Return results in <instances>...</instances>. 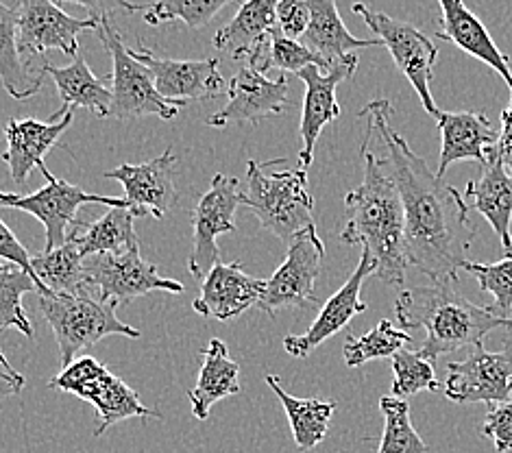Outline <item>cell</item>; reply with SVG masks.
<instances>
[{"instance_id":"cell-1","label":"cell","mask_w":512,"mask_h":453,"mask_svg":"<svg viewBox=\"0 0 512 453\" xmlns=\"http://www.w3.org/2000/svg\"><path fill=\"white\" fill-rule=\"evenodd\" d=\"M395 107L386 99H375L360 112L364 138L373 149L384 151V164L399 190L404 205V238L408 266L428 275L434 284H456L458 271L478 236L471 225L465 197L447 186L421 155L393 127Z\"/></svg>"},{"instance_id":"cell-2","label":"cell","mask_w":512,"mask_h":453,"mask_svg":"<svg viewBox=\"0 0 512 453\" xmlns=\"http://www.w3.org/2000/svg\"><path fill=\"white\" fill-rule=\"evenodd\" d=\"M360 155L364 179L345 197L347 223L340 231V240L362 244L375 262V277L388 286H401L408 271L404 205L382 155L364 140Z\"/></svg>"},{"instance_id":"cell-3","label":"cell","mask_w":512,"mask_h":453,"mask_svg":"<svg viewBox=\"0 0 512 453\" xmlns=\"http://www.w3.org/2000/svg\"><path fill=\"white\" fill-rule=\"evenodd\" d=\"M401 329H425L417 351L432 364L445 353L478 347L495 329H512L510 318L499 316L491 305H475L456 290V284L417 286L401 292L395 301Z\"/></svg>"},{"instance_id":"cell-4","label":"cell","mask_w":512,"mask_h":453,"mask_svg":"<svg viewBox=\"0 0 512 453\" xmlns=\"http://www.w3.org/2000/svg\"><path fill=\"white\" fill-rule=\"evenodd\" d=\"M245 194V205L260 220L262 229L271 231L286 244L301 231L314 227V197L308 188V173L303 168L266 173L264 164L249 159Z\"/></svg>"},{"instance_id":"cell-5","label":"cell","mask_w":512,"mask_h":453,"mask_svg":"<svg viewBox=\"0 0 512 453\" xmlns=\"http://www.w3.org/2000/svg\"><path fill=\"white\" fill-rule=\"evenodd\" d=\"M40 310L59 345V358L62 369L75 362L77 353L94 347L107 336H125L140 338L136 327L120 321L116 308L103 303L90 292L83 295H40Z\"/></svg>"},{"instance_id":"cell-6","label":"cell","mask_w":512,"mask_h":453,"mask_svg":"<svg viewBox=\"0 0 512 453\" xmlns=\"http://www.w3.org/2000/svg\"><path fill=\"white\" fill-rule=\"evenodd\" d=\"M48 386L92 403L101 421L94 436H103L109 427L127 419H162L160 412L144 406L136 390L109 373L107 366L90 355H83L66 366Z\"/></svg>"},{"instance_id":"cell-7","label":"cell","mask_w":512,"mask_h":453,"mask_svg":"<svg viewBox=\"0 0 512 453\" xmlns=\"http://www.w3.org/2000/svg\"><path fill=\"white\" fill-rule=\"evenodd\" d=\"M96 35L112 55V116L118 120L142 116L173 120L179 112V105L166 101L155 90L151 70L129 53L109 18L99 22Z\"/></svg>"},{"instance_id":"cell-8","label":"cell","mask_w":512,"mask_h":453,"mask_svg":"<svg viewBox=\"0 0 512 453\" xmlns=\"http://www.w3.org/2000/svg\"><path fill=\"white\" fill-rule=\"evenodd\" d=\"M351 11L358 14L364 24L382 40L390 57H393L395 66L404 72V77L410 81L414 92L419 94L425 112L436 118L441 109L436 107L434 96L430 92L432 70L438 59V48L434 46V42L423 31L414 27V24L390 18L382 14V11H373L364 3H353Z\"/></svg>"},{"instance_id":"cell-9","label":"cell","mask_w":512,"mask_h":453,"mask_svg":"<svg viewBox=\"0 0 512 453\" xmlns=\"http://www.w3.org/2000/svg\"><path fill=\"white\" fill-rule=\"evenodd\" d=\"M85 288L103 303L127 305L149 292H184V284L160 277L157 268L140 255V247L127 253H96L83 260Z\"/></svg>"},{"instance_id":"cell-10","label":"cell","mask_w":512,"mask_h":453,"mask_svg":"<svg viewBox=\"0 0 512 453\" xmlns=\"http://www.w3.org/2000/svg\"><path fill=\"white\" fill-rule=\"evenodd\" d=\"M38 170L46 179L44 188L29 194V197H18V194L5 192V197L0 199V205L11 207V210L27 212L40 220L46 231L44 251L64 247L70 238L68 227L72 231V227L79 223L77 212L81 205L96 203V205H107V207H129L125 199L101 197V194H90L81 190L79 186H72V183L55 177L51 170L46 168V164H42Z\"/></svg>"},{"instance_id":"cell-11","label":"cell","mask_w":512,"mask_h":453,"mask_svg":"<svg viewBox=\"0 0 512 453\" xmlns=\"http://www.w3.org/2000/svg\"><path fill=\"white\" fill-rule=\"evenodd\" d=\"M247 203V194L240 192V181L236 177L214 175L212 186L207 190L192 216L194 238L192 253L188 260V271L192 277L205 279L207 273L221 262L216 238L236 231V212Z\"/></svg>"},{"instance_id":"cell-12","label":"cell","mask_w":512,"mask_h":453,"mask_svg":"<svg viewBox=\"0 0 512 453\" xmlns=\"http://www.w3.org/2000/svg\"><path fill=\"white\" fill-rule=\"evenodd\" d=\"M325 257V244L310 227L288 244V253L282 266L271 279H266V288L258 308L268 316L286 308H308L316 303L314 284L319 279L321 264Z\"/></svg>"},{"instance_id":"cell-13","label":"cell","mask_w":512,"mask_h":453,"mask_svg":"<svg viewBox=\"0 0 512 453\" xmlns=\"http://www.w3.org/2000/svg\"><path fill=\"white\" fill-rule=\"evenodd\" d=\"M16 31L20 55H44L62 51L75 59L79 55V35L96 31L101 20L72 18L55 0H16Z\"/></svg>"},{"instance_id":"cell-14","label":"cell","mask_w":512,"mask_h":453,"mask_svg":"<svg viewBox=\"0 0 512 453\" xmlns=\"http://www.w3.org/2000/svg\"><path fill=\"white\" fill-rule=\"evenodd\" d=\"M445 395L460 403H506L512 397V342L499 351H486L484 345L471 347L462 362L447 364Z\"/></svg>"},{"instance_id":"cell-15","label":"cell","mask_w":512,"mask_h":453,"mask_svg":"<svg viewBox=\"0 0 512 453\" xmlns=\"http://www.w3.org/2000/svg\"><path fill=\"white\" fill-rule=\"evenodd\" d=\"M129 53L151 70L155 90L166 101L186 107L192 101H210L227 92V83L218 70V59H164L149 48H129Z\"/></svg>"},{"instance_id":"cell-16","label":"cell","mask_w":512,"mask_h":453,"mask_svg":"<svg viewBox=\"0 0 512 453\" xmlns=\"http://www.w3.org/2000/svg\"><path fill=\"white\" fill-rule=\"evenodd\" d=\"M358 68V53L349 55L345 61H338L329 70L319 66H308L297 77L306 85V96H303V114H301V168L306 170L312 164L316 140L321 138V131L340 116V105L336 101L338 85L351 79Z\"/></svg>"},{"instance_id":"cell-17","label":"cell","mask_w":512,"mask_h":453,"mask_svg":"<svg viewBox=\"0 0 512 453\" xmlns=\"http://www.w3.org/2000/svg\"><path fill=\"white\" fill-rule=\"evenodd\" d=\"M227 105L207 118L210 127H227L236 122L260 125L262 120L284 114L288 105V81L282 75L279 79H268L264 72L251 66L238 70L227 85Z\"/></svg>"},{"instance_id":"cell-18","label":"cell","mask_w":512,"mask_h":453,"mask_svg":"<svg viewBox=\"0 0 512 453\" xmlns=\"http://www.w3.org/2000/svg\"><path fill=\"white\" fill-rule=\"evenodd\" d=\"M375 275V262L369 251L362 249V257L356 266V271L345 281V286L336 290L327 303L321 308L319 316L314 318V323L306 334L301 336H286L284 349L292 355V358H308V355L319 349L325 340L336 336L338 332L351 323L353 316L367 312V303L362 301L360 292L362 284L369 277Z\"/></svg>"},{"instance_id":"cell-19","label":"cell","mask_w":512,"mask_h":453,"mask_svg":"<svg viewBox=\"0 0 512 453\" xmlns=\"http://www.w3.org/2000/svg\"><path fill=\"white\" fill-rule=\"evenodd\" d=\"M175 166L177 157L173 151L166 149L151 162L123 164L114 170H105L103 177L123 183L127 192L125 201L133 216H153L162 220L177 201V188L173 181Z\"/></svg>"},{"instance_id":"cell-20","label":"cell","mask_w":512,"mask_h":453,"mask_svg":"<svg viewBox=\"0 0 512 453\" xmlns=\"http://www.w3.org/2000/svg\"><path fill=\"white\" fill-rule=\"evenodd\" d=\"M72 120H75V109L62 107L44 122L35 118L7 122V151L3 153V162L9 166L16 186H24L33 170L44 164V155L70 129Z\"/></svg>"},{"instance_id":"cell-21","label":"cell","mask_w":512,"mask_h":453,"mask_svg":"<svg viewBox=\"0 0 512 453\" xmlns=\"http://www.w3.org/2000/svg\"><path fill=\"white\" fill-rule=\"evenodd\" d=\"M264 288L266 281L249 277L240 262H218L203 279L194 310L205 318L231 321L258 305Z\"/></svg>"},{"instance_id":"cell-22","label":"cell","mask_w":512,"mask_h":453,"mask_svg":"<svg viewBox=\"0 0 512 453\" xmlns=\"http://www.w3.org/2000/svg\"><path fill=\"white\" fill-rule=\"evenodd\" d=\"M279 0H245L225 27L214 35L216 51L229 53L234 59H249V66L260 70L268 51V33L277 27Z\"/></svg>"},{"instance_id":"cell-23","label":"cell","mask_w":512,"mask_h":453,"mask_svg":"<svg viewBox=\"0 0 512 453\" xmlns=\"http://www.w3.org/2000/svg\"><path fill=\"white\" fill-rule=\"evenodd\" d=\"M438 131H441V159H438V177H445L447 168L456 162H489V153L495 149L499 131L491 127L489 118L475 112H438Z\"/></svg>"},{"instance_id":"cell-24","label":"cell","mask_w":512,"mask_h":453,"mask_svg":"<svg viewBox=\"0 0 512 453\" xmlns=\"http://www.w3.org/2000/svg\"><path fill=\"white\" fill-rule=\"evenodd\" d=\"M438 7H441V31H438V38L456 44L460 51L484 61L486 66L506 81L512 96V61L499 51L482 20L462 0H438Z\"/></svg>"},{"instance_id":"cell-25","label":"cell","mask_w":512,"mask_h":453,"mask_svg":"<svg viewBox=\"0 0 512 453\" xmlns=\"http://www.w3.org/2000/svg\"><path fill=\"white\" fill-rule=\"evenodd\" d=\"M462 197L473 203L471 210L489 220L504 253H512V179L506 162L495 149L489 153V162L482 166L480 179L469 181Z\"/></svg>"},{"instance_id":"cell-26","label":"cell","mask_w":512,"mask_h":453,"mask_svg":"<svg viewBox=\"0 0 512 453\" xmlns=\"http://www.w3.org/2000/svg\"><path fill=\"white\" fill-rule=\"evenodd\" d=\"M301 44L319 55L327 66L345 61L360 48L384 46L380 38L358 40L356 35H351L338 14L336 0H310V24L303 33Z\"/></svg>"},{"instance_id":"cell-27","label":"cell","mask_w":512,"mask_h":453,"mask_svg":"<svg viewBox=\"0 0 512 453\" xmlns=\"http://www.w3.org/2000/svg\"><path fill=\"white\" fill-rule=\"evenodd\" d=\"M240 393V366L229 358V349L221 338H212L203 349V364L197 386L188 390L192 414L199 421L210 416L218 401Z\"/></svg>"},{"instance_id":"cell-28","label":"cell","mask_w":512,"mask_h":453,"mask_svg":"<svg viewBox=\"0 0 512 453\" xmlns=\"http://www.w3.org/2000/svg\"><path fill=\"white\" fill-rule=\"evenodd\" d=\"M42 70L44 75L55 81L64 109L83 107L99 118L112 116V90L105 88V81L94 77V72L81 55L72 59V64L66 68L44 61Z\"/></svg>"},{"instance_id":"cell-29","label":"cell","mask_w":512,"mask_h":453,"mask_svg":"<svg viewBox=\"0 0 512 453\" xmlns=\"http://www.w3.org/2000/svg\"><path fill=\"white\" fill-rule=\"evenodd\" d=\"M133 220L129 207H109V210L94 223H79L72 227L70 238L79 247L81 255H96V253H127L138 249L140 242L133 229Z\"/></svg>"},{"instance_id":"cell-30","label":"cell","mask_w":512,"mask_h":453,"mask_svg":"<svg viewBox=\"0 0 512 453\" xmlns=\"http://www.w3.org/2000/svg\"><path fill=\"white\" fill-rule=\"evenodd\" d=\"M266 384L271 386L277 399L282 401L290 430H292V438H295V445L301 451H312L316 445H321L327 436L329 423H332V416L336 412V403L327 399L292 397L282 388V382H279L277 375H268Z\"/></svg>"},{"instance_id":"cell-31","label":"cell","mask_w":512,"mask_h":453,"mask_svg":"<svg viewBox=\"0 0 512 453\" xmlns=\"http://www.w3.org/2000/svg\"><path fill=\"white\" fill-rule=\"evenodd\" d=\"M44 70L31 72L18 51V31L14 7L0 0V83L11 99L29 101L42 90Z\"/></svg>"},{"instance_id":"cell-32","label":"cell","mask_w":512,"mask_h":453,"mask_svg":"<svg viewBox=\"0 0 512 453\" xmlns=\"http://www.w3.org/2000/svg\"><path fill=\"white\" fill-rule=\"evenodd\" d=\"M79 247L68 240L64 247L31 255V266L35 279L42 288V295H83L85 288V271Z\"/></svg>"},{"instance_id":"cell-33","label":"cell","mask_w":512,"mask_h":453,"mask_svg":"<svg viewBox=\"0 0 512 453\" xmlns=\"http://www.w3.org/2000/svg\"><path fill=\"white\" fill-rule=\"evenodd\" d=\"M412 336L406 332V329H397L393 327L390 321H380L369 334L364 336H351L345 347V364L349 369H358V366L367 364L371 360H382V358H393L395 353H399L406 345H410Z\"/></svg>"},{"instance_id":"cell-34","label":"cell","mask_w":512,"mask_h":453,"mask_svg":"<svg viewBox=\"0 0 512 453\" xmlns=\"http://www.w3.org/2000/svg\"><path fill=\"white\" fill-rule=\"evenodd\" d=\"M40 292L33 277L14 264H0V332L18 329L20 334L33 338V327L22 308V297L27 292Z\"/></svg>"},{"instance_id":"cell-35","label":"cell","mask_w":512,"mask_h":453,"mask_svg":"<svg viewBox=\"0 0 512 453\" xmlns=\"http://www.w3.org/2000/svg\"><path fill=\"white\" fill-rule=\"evenodd\" d=\"M384 414V432L377 453H428L430 447L423 443L419 432L410 421V403L393 395L380 399Z\"/></svg>"},{"instance_id":"cell-36","label":"cell","mask_w":512,"mask_h":453,"mask_svg":"<svg viewBox=\"0 0 512 453\" xmlns=\"http://www.w3.org/2000/svg\"><path fill=\"white\" fill-rule=\"evenodd\" d=\"M236 0H155L144 14V22L160 27L164 22H184L188 29H203L216 14Z\"/></svg>"},{"instance_id":"cell-37","label":"cell","mask_w":512,"mask_h":453,"mask_svg":"<svg viewBox=\"0 0 512 453\" xmlns=\"http://www.w3.org/2000/svg\"><path fill=\"white\" fill-rule=\"evenodd\" d=\"M393 373H395V382L390 393L397 399H408L412 395H419L423 390L428 393H436L441 390V384H438L436 373H434V364L430 360L421 358L417 351H408L401 349L399 353L393 355Z\"/></svg>"},{"instance_id":"cell-38","label":"cell","mask_w":512,"mask_h":453,"mask_svg":"<svg viewBox=\"0 0 512 453\" xmlns=\"http://www.w3.org/2000/svg\"><path fill=\"white\" fill-rule=\"evenodd\" d=\"M462 271L478 279L480 290L489 292L495 299L491 308L502 318H510L512 321V253H506L504 260L493 264L467 260Z\"/></svg>"},{"instance_id":"cell-39","label":"cell","mask_w":512,"mask_h":453,"mask_svg":"<svg viewBox=\"0 0 512 453\" xmlns=\"http://www.w3.org/2000/svg\"><path fill=\"white\" fill-rule=\"evenodd\" d=\"M308 66H319L323 70H329L332 66H327L325 61L312 53L308 46H303L299 40H290L286 35L279 31V27H273L271 33H268V51L266 57L260 66V72L266 70H282V72H301Z\"/></svg>"},{"instance_id":"cell-40","label":"cell","mask_w":512,"mask_h":453,"mask_svg":"<svg viewBox=\"0 0 512 453\" xmlns=\"http://www.w3.org/2000/svg\"><path fill=\"white\" fill-rule=\"evenodd\" d=\"M482 436L493 440L497 453L512 451V401L491 406L482 425Z\"/></svg>"},{"instance_id":"cell-41","label":"cell","mask_w":512,"mask_h":453,"mask_svg":"<svg viewBox=\"0 0 512 453\" xmlns=\"http://www.w3.org/2000/svg\"><path fill=\"white\" fill-rule=\"evenodd\" d=\"M310 24V0H279L277 27L286 38L301 40Z\"/></svg>"},{"instance_id":"cell-42","label":"cell","mask_w":512,"mask_h":453,"mask_svg":"<svg viewBox=\"0 0 512 453\" xmlns=\"http://www.w3.org/2000/svg\"><path fill=\"white\" fill-rule=\"evenodd\" d=\"M0 260L5 262H11L14 266L22 268L24 273H27L29 277H33L35 284H38V279H35V273H33V266H31V255L29 251L22 247L20 240L14 236V231H11L3 220H0ZM38 295H42V288L38 284Z\"/></svg>"},{"instance_id":"cell-43","label":"cell","mask_w":512,"mask_h":453,"mask_svg":"<svg viewBox=\"0 0 512 453\" xmlns=\"http://www.w3.org/2000/svg\"><path fill=\"white\" fill-rule=\"evenodd\" d=\"M55 3L62 7V5H79L83 9H88L90 18L94 20H105L116 11H129V14H136V11H149L151 5H136V3H129V0H55Z\"/></svg>"},{"instance_id":"cell-44","label":"cell","mask_w":512,"mask_h":453,"mask_svg":"<svg viewBox=\"0 0 512 453\" xmlns=\"http://www.w3.org/2000/svg\"><path fill=\"white\" fill-rule=\"evenodd\" d=\"M22 388H24V375L18 373L5 358V353L0 351V403L7 401L9 397L20 395Z\"/></svg>"},{"instance_id":"cell-45","label":"cell","mask_w":512,"mask_h":453,"mask_svg":"<svg viewBox=\"0 0 512 453\" xmlns=\"http://www.w3.org/2000/svg\"><path fill=\"white\" fill-rule=\"evenodd\" d=\"M495 153L502 157L504 162H508L512 155V99H510V105L502 112V129H499Z\"/></svg>"},{"instance_id":"cell-46","label":"cell","mask_w":512,"mask_h":453,"mask_svg":"<svg viewBox=\"0 0 512 453\" xmlns=\"http://www.w3.org/2000/svg\"><path fill=\"white\" fill-rule=\"evenodd\" d=\"M5 197V192H0V199H3Z\"/></svg>"}]
</instances>
